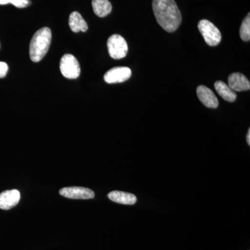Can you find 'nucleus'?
I'll return each mask as SVG.
<instances>
[{
	"label": "nucleus",
	"mask_w": 250,
	"mask_h": 250,
	"mask_svg": "<svg viewBox=\"0 0 250 250\" xmlns=\"http://www.w3.org/2000/svg\"><path fill=\"white\" fill-rule=\"evenodd\" d=\"M152 9L158 24L167 32H174L182 22V14L174 0H153Z\"/></svg>",
	"instance_id": "1"
},
{
	"label": "nucleus",
	"mask_w": 250,
	"mask_h": 250,
	"mask_svg": "<svg viewBox=\"0 0 250 250\" xmlns=\"http://www.w3.org/2000/svg\"><path fill=\"white\" fill-rule=\"evenodd\" d=\"M52 41V31L48 27H42L36 31L29 46V55L33 62H39L48 52Z\"/></svg>",
	"instance_id": "2"
},
{
	"label": "nucleus",
	"mask_w": 250,
	"mask_h": 250,
	"mask_svg": "<svg viewBox=\"0 0 250 250\" xmlns=\"http://www.w3.org/2000/svg\"><path fill=\"white\" fill-rule=\"evenodd\" d=\"M198 29L207 45L213 47L218 45L221 42V33L218 28L208 20L200 21L198 23Z\"/></svg>",
	"instance_id": "3"
},
{
	"label": "nucleus",
	"mask_w": 250,
	"mask_h": 250,
	"mask_svg": "<svg viewBox=\"0 0 250 250\" xmlns=\"http://www.w3.org/2000/svg\"><path fill=\"white\" fill-rule=\"evenodd\" d=\"M108 53L113 59H121L126 57L128 52V45L123 36L114 34L107 41Z\"/></svg>",
	"instance_id": "4"
},
{
	"label": "nucleus",
	"mask_w": 250,
	"mask_h": 250,
	"mask_svg": "<svg viewBox=\"0 0 250 250\" xmlns=\"http://www.w3.org/2000/svg\"><path fill=\"white\" fill-rule=\"evenodd\" d=\"M60 70L65 78L74 80L80 77L81 69L77 59L72 54H65L61 59Z\"/></svg>",
	"instance_id": "5"
},
{
	"label": "nucleus",
	"mask_w": 250,
	"mask_h": 250,
	"mask_svg": "<svg viewBox=\"0 0 250 250\" xmlns=\"http://www.w3.org/2000/svg\"><path fill=\"white\" fill-rule=\"evenodd\" d=\"M59 193L62 197L73 200H89L95 197V192L93 190L83 187L62 188L59 190Z\"/></svg>",
	"instance_id": "6"
},
{
	"label": "nucleus",
	"mask_w": 250,
	"mask_h": 250,
	"mask_svg": "<svg viewBox=\"0 0 250 250\" xmlns=\"http://www.w3.org/2000/svg\"><path fill=\"white\" fill-rule=\"evenodd\" d=\"M131 76V70L127 67H115L106 72L104 77L108 83H123Z\"/></svg>",
	"instance_id": "7"
},
{
	"label": "nucleus",
	"mask_w": 250,
	"mask_h": 250,
	"mask_svg": "<svg viewBox=\"0 0 250 250\" xmlns=\"http://www.w3.org/2000/svg\"><path fill=\"white\" fill-rule=\"evenodd\" d=\"M21 200V193L16 189L5 190L0 193V208L9 210L18 205Z\"/></svg>",
	"instance_id": "8"
},
{
	"label": "nucleus",
	"mask_w": 250,
	"mask_h": 250,
	"mask_svg": "<svg viewBox=\"0 0 250 250\" xmlns=\"http://www.w3.org/2000/svg\"><path fill=\"white\" fill-rule=\"evenodd\" d=\"M197 95L199 100L205 106L210 108H216L219 105L218 100L214 93L205 85L197 87Z\"/></svg>",
	"instance_id": "9"
},
{
	"label": "nucleus",
	"mask_w": 250,
	"mask_h": 250,
	"mask_svg": "<svg viewBox=\"0 0 250 250\" xmlns=\"http://www.w3.org/2000/svg\"><path fill=\"white\" fill-rule=\"evenodd\" d=\"M228 85L235 92L246 91L250 89V81L239 72H234L229 75Z\"/></svg>",
	"instance_id": "10"
},
{
	"label": "nucleus",
	"mask_w": 250,
	"mask_h": 250,
	"mask_svg": "<svg viewBox=\"0 0 250 250\" xmlns=\"http://www.w3.org/2000/svg\"><path fill=\"white\" fill-rule=\"evenodd\" d=\"M108 197L111 201L122 204V205H133L137 202V198L134 194L118 191V190L109 192Z\"/></svg>",
	"instance_id": "11"
},
{
	"label": "nucleus",
	"mask_w": 250,
	"mask_h": 250,
	"mask_svg": "<svg viewBox=\"0 0 250 250\" xmlns=\"http://www.w3.org/2000/svg\"><path fill=\"white\" fill-rule=\"evenodd\" d=\"M215 90L225 100V101L233 103L236 100V92L233 91L228 84L222 81H217L214 84Z\"/></svg>",
	"instance_id": "12"
},
{
	"label": "nucleus",
	"mask_w": 250,
	"mask_h": 250,
	"mask_svg": "<svg viewBox=\"0 0 250 250\" xmlns=\"http://www.w3.org/2000/svg\"><path fill=\"white\" fill-rule=\"evenodd\" d=\"M69 25L71 30L75 33H78L80 31L85 32L88 30V24L82 18V15L77 11L70 14L69 18Z\"/></svg>",
	"instance_id": "13"
},
{
	"label": "nucleus",
	"mask_w": 250,
	"mask_h": 250,
	"mask_svg": "<svg viewBox=\"0 0 250 250\" xmlns=\"http://www.w3.org/2000/svg\"><path fill=\"white\" fill-rule=\"evenodd\" d=\"M92 6L94 13L100 18L108 16L112 11L111 3L108 0H93Z\"/></svg>",
	"instance_id": "14"
},
{
	"label": "nucleus",
	"mask_w": 250,
	"mask_h": 250,
	"mask_svg": "<svg viewBox=\"0 0 250 250\" xmlns=\"http://www.w3.org/2000/svg\"><path fill=\"white\" fill-rule=\"evenodd\" d=\"M240 36L243 41H250V14L243 20L240 29Z\"/></svg>",
	"instance_id": "15"
},
{
	"label": "nucleus",
	"mask_w": 250,
	"mask_h": 250,
	"mask_svg": "<svg viewBox=\"0 0 250 250\" xmlns=\"http://www.w3.org/2000/svg\"><path fill=\"white\" fill-rule=\"evenodd\" d=\"M11 4L17 8H26L30 6L29 0H0V5Z\"/></svg>",
	"instance_id": "16"
},
{
	"label": "nucleus",
	"mask_w": 250,
	"mask_h": 250,
	"mask_svg": "<svg viewBox=\"0 0 250 250\" xmlns=\"http://www.w3.org/2000/svg\"><path fill=\"white\" fill-rule=\"evenodd\" d=\"M9 66L4 62H0V78H4L7 75Z\"/></svg>",
	"instance_id": "17"
},
{
	"label": "nucleus",
	"mask_w": 250,
	"mask_h": 250,
	"mask_svg": "<svg viewBox=\"0 0 250 250\" xmlns=\"http://www.w3.org/2000/svg\"><path fill=\"white\" fill-rule=\"evenodd\" d=\"M247 143L250 146V129L248 130V135H247Z\"/></svg>",
	"instance_id": "18"
}]
</instances>
